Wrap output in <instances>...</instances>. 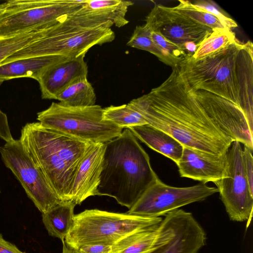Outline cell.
Masks as SVG:
<instances>
[{
    "mask_svg": "<svg viewBox=\"0 0 253 253\" xmlns=\"http://www.w3.org/2000/svg\"><path fill=\"white\" fill-rule=\"evenodd\" d=\"M162 219L161 217L86 210L74 215L73 224L64 242L75 250L91 244L113 245L132 233L159 224Z\"/></svg>",
    "mask_w": 253,
    "mask_h": 253,
    "instance_id": "5b68a950",
    "label": "cell"
},
{
    "mask_svg": "<svg viewBox=\"0 0 253 253\" xmlns=\"http://www.w3.org/2000/svg\"><path fill=\"white\" fill-rule=\"evenodd\" d=\"M226 175L215 184L230 219L250 223L253 210V192L250 190L245 174L243 148L236 141L226 153Z\"/></svg>",
    "mask_w": 253,
    "mask_h": 253,
    "instance_id": "30bf717a",
    "label": "cell"
},
{
    "mask_svg": "<svg viewBox=\"0 0 253 253\" xmlns=\"http://www.w3.org/2000/svg\"><path fill=\"white\" fill-rule=\"evenodd\" d=\"M170 234L164 218L155 226L132 233L113 245L112 253H148L166 241Z\"/></svg>",
    "mask_w": 253,
    "mask_h": 253,
    "instance_id": "ac0fdd59",
    "label": "cell"
},
{
    "mask_svg": "<svg viewBox=\"0 0 253 253\" xmlns=\"http://www.w3.org/2000/svg\"><path fill=\"white\" fill-rule=\"evenodd\" d=\"M128 105L148 125L168 133L183 146L223 155L234 141L208 116L197 90L182 77L177 65L160 85Z\"/></svg>",
    "mask_w": 253,
    "mask_h": 253,
    "instance_id": "6da1fadb",
    "label": "cell"
},
{
    "mask_svg": "<svg viewBox=\"0 0 253 253\" xmlns=\"http://www.w3.org/2000/svg\"><path fill=\"white\" fill-rule=\"evenodd\" d=\"M85 55L66 57L47 67L38 82L45 99H56L58 94L76 80L87 77L88 67Z\"/></svg>",
    "mask_w": 253,
    "mask_h": 253,
    "instance_id": "e0dca14e",
    "label": "cell"
},
{
    "mask_svg": "<svg viewBox=\"0 0 253 253\" xmlns=\"http://www.w3.org/2000/svg\"><path fill=\"white\" fill-rule=\"evenodd\" d=\"M68 57L59 55H42L17 59L0 65V79L8 80L29 77L37 81L43 71L51 65Z\"/></svg>",
    "mask_w": 253,
    "mask_h": 253,
    "instance_id": "44dd1931",
    "label": "cell"
},
{
    "mask_svg": "<svg viewBox=\"0 0 253 253\" xmlns=\"http://www.w3.org/2000/svg\"><path fill=\"white\" fill-rule=\"evenodd\" d=\"M252 152L253 150L244 145L243 159L244 170L250 190L253 192V157Z\"/></svg>",
    "mask_w": 253,
    "mask_h": 253,
    "instance_id": "f546056e",
    "label": "cell"
},
{
    "mask_svg": "<svg viewBox=\"0 0 253 253\" xmlns=\"http://www.w3.org/2000/svg\"><path fill=\"white\" fill-rule=\"evenodd\" d=\"M104 118L122 128L147 125L143 116L127 104L103 108Z\"/></svg>",
    "mask_w": 253,
    "mask_h": 253,
    "instance_id": "d4e9b609",
    "label": "cell"
},
{
    "mask_svg": "<svg viewBox=\"0 0 253 253\" xmlns=\"http://www.w3.org/2000/svg\"><path fill=\"white\" fill-rule=\"evenodd\" d=\"M4 81L0 79V85ZM0 137L6 141L13 140L12 135L9 129L6 115L0 110Z\"/></svg>",
    "mask_w": 253,
    "mask_h": 253,
    "instance_id": "1f68e13d",
    "label": "cell"
},
{
    "mask_svg": "<svg viewBox=\"0 0 253 253\" xmlns=\"http://www.w3.org/2000/svg\"><path fill=\"white\" fill-rule=\"evenodd\" d=\"M0 153L5 166L18 180L42 213L62 203L19 139L6 142L0 147Z\"/></svg>",
    "mask_w": 253,
    "mask_h": 253,
    "instance_id": "9c48e42d",
    "label": "cell"
},
{
    "mask_svg": "<svg viewBox=\"0 0 253 253\" xmlns=\"http://www.w3.org/2000/svg\"><path fill=\"white\" fill-rule=\"evenodd\" d=\"M7 6V1L3 2L2 3H0V16L3 12L4 10L5 9Z\"/></svg>",
    "mask_w": 253,
    "mask_h": 253,
    "instance_id": "e575fe53",
    "label": "cell"
},
{
    "mask_svg": "<svg viewBox=\"0 0 253 253\" xmlns=\"http://www.w3.org/2000/svg\"><path fill=\"white\" fill-rule=\"evenodd\" d=\"M150 32V29L146 24L137 26L127 42V45L149 52L161 61L168 65V61L162 50L152 40Z\"/></svg>",
    "mask_w": 253,
    "mask_h": 253,
    "instance_id": "83f0119b",
    "label": "cell"
},
{
    "mask_svg": "<svg viewBox=\"0 0 253 253\" xmlns=\"http://www.w3.org/2000/svg\"><path fill=\"white\" fill-rule=\"evenodd\" d=\"M133 4L132 1L124 0H86L76 12L100 23L120 28L128 23L126 15Z\"/></svg>",
    "mask_w": 253,
    "mask_h": 253,
    "instance_id": "d6986e66",
    "label": "cell"
},
{
    "mask_svg": "<svg viewBox=\"0 0 253 253\" xmlns=\"http://www.w3.org/2000/svg\"><path fill=\"white\" fill-rule=\"evenodd\" d=\"M193 4L215 15L230 29L238 26L236 22L234 20L230 18L214 2L211 0H196Z\"/></svg>",
    "mask_w": 253,
    "mask_h": 253,
    "instance_id": "f1b7e54d",
    "label": "cell"
},
{
    "mask_svg": "<svg viewBox=\"0 0 253 253\" xmlns=\"http://www.w3.org/2000/svg\"><path fill=\"white\" fill-rule=\"evenodd\" d=\"M75 206L62 202L42 213L43 223L49 235L64 241L73 224Z\"/></svg>",
    "mask_w": 253,
    "mask_h": 253,
    "instance_id": "7402d4cb",
    "label": "cell"
},
{
    "mask_svg": "<svg viewBox=\"0 0 253 253\" xmlns=\"http://www.w3.org/2000/svg\"><path fill=\"white\" fill-rule=\"evenodd\" d=\"M227 153V152H226ZM226 153L217 155L184 146L176 164L181 177L215 184L226 175Z\"/></svg>",
    "mask_w": 253,
    "mask_h": 253,
    "instance_id": "9a60e30c",
    "label": "cell"
},
{
    "mask_svg": "<svg viewBox=\"0 0 253 253\" xmlns=\"http://www.w3.org/2000/svg\"><path fill=\"white\" fill-rule=\"evenodd\" d=\"M236 40L235 33L229 28L214 29L202 41L191 57L194 59L204 57L229 45Z\"/></svg>",
    "mask_w": 253,
    "mask_h": 253,
    "instance_id": "484cf974",
    "label": "cell"
},
{
    "mask_svg": "<svg viewBox=\"0 0 253 253\" xmlns=\"http://www.w3.org/2000/svg\"><path fill=\"white\" fill-rule=\"evenodd\" d=\"M61 105L68 107H86L95 105L96 96L87 77L73 82L57 95Z\"/></svg>",
    "mask_w": 253,
    "mask_h": 253,
    "instance_id": "603a6c76",
    "label": "cell"
},
{
    "mask_svg": "<svg viewBox=\"0 0 253 253\" xmlns=\"http://www.w3.org/2000/svg\"><path fill=\"white\" fill-rule=\"evenodd\" d=\"M62 253H81L78 251L68 247L63 241Z\"/></svg>",
    "mask_w": 253,
    "mask_h": 253,
    "instance_id": "836d02e7",
    "label": "cell"
},
{
    "mask_svg": "<svg viewBox=\"0 0 253 253\" xmlns=\"http://www.w3.org/2000/svg\"><path fill=\"white\" fill-rule=\"evenodd\" d=\"M145 24L150 30L192 56L202 41L212 32L180 12L174 7L156 4L146 17Z\"/></svg>",
    "mask_w": 253,
    "mask_h": 253,
    "instance_id": "7c38bea8",
    "label": "cell"
},
{
    "mask_svg": "<svg viewBox=\"0 0 253 253\" xmlns=\"http://www.w3.org/2000/svg\"><path fill=\"white\" fill-rule=\"evenodd\" d=\"M159 179L149 155L128 128L105 143L96 195L112 197L129 209Z\"/></svg>",
    "mask_w": 253,
    "mask_h": 253,
    "instance_id": "3957f363",
    "label": "cell"
},
{
    "mask_svg": "<svg viewBox=\"0 0 253 253\" xmlns=\"http://www.w3.org/2000/svg\"><path fill=\"white\" fill-rule=\"evenodd\" d=\"M56 21L13 37L0 38V63L15 52L46 36Z\"/></svg>",
    "mask_w": 253,
    "mask_h": 253,
    "instance_id": "cb8c5ba5",
    "label": "cell"
},
{
    "mask_svg": "<svg viewBox=\"0 0 253 253\" xmlns=\"http://www.w3.org/2000/svg\"><path fill=\"white\" fill-rule=\"evenodd\" d=\"M217 192V188L209 187L204 183L177 187L167 185L159 179L126 213L146 217H160L183 206L204 201Z\"/></svg>",
    "mask_w": 253,
    "mask_h": 253,
    "instance_id": "8fae6325",
    "label": "cell"
},
{
    "mask_svg": "<svg viewBox=\"0 0 253 253\" xmlns=\"http://www.w3.org/2000/svg\"><path fill=\"white\" fill-rule=\"evenodd\" d=\"M56 24L46 36L15 52L0 65L17 59L38 56L74 57L85 55L93 46L110 42L115 38V33L110 28H79L59 31L56 28Z\"/></svg>",
    "mask_w": 253,
    "mask_h": 253,
    "instance_id": "52a82bcc",
    "label": "cell"
},
{
    "mask_svg": "<svg viewBox=\"0 0 253 253\" xmlns=\"http://www.w3.org/2000/svg\"><path fill=\"white\" fill-rule=\"evenodd\" d=\"M86 0H11L0 16V38L13 37L79 10Z\"/></svg>",
    "mask_w": 253,
    "mask_h": 253,
    "instance_id": "ba28073f",
    "label": "cell"
},
{
    "mask_svg": "<svg viewBox=\"0 0 253 253\" xmlns=\"http://www.w3.org/2000/svg\"><path fill=\"white\" fill-rule=\"evenodd\" d=\"M37 120L44 126L79 140L106 143L119 136L123 128L104 118L99 105L68 107L52 102L38 113Z\"/></svg>",
    "mask_w": 253,
    "mask_h": 253,
    "instance_id": "8992f818",
    "label": "cell"
},
{
    "mask_svg": "<svg viewBox=\"0 0 253 253\" xmlns=\"http://www.w3.org/2000/svg\"><path fill=\"white\" fill-rule=\"evenodd\" d=\"M197 91L205 111L219 129L234 141H238L253 150V131L241 108L237 104L211 92Z\"/></svg>",
    "mask_w": 253,
    "mask_h": 253,
    "instance_id": "4fadbf2b",
    "label": "cell"
},
{
    "mask_svg": "<svg viewBox=\"0 0 253 253\" xmlns=\"http://www.w3.org/2000/svg\"><path fill=\"white\" fill-rule=\"evenodd\" d=\"M179 4L174 8L194 21L208 27L212 30L228 28L215 15L193 4L188 0H179Z\"/></svg>",
    "mask_w": 253,
    "mask_h": 253,
    "instance_id": "4316f807",
    "label": "cell"
},
{
    "mask_svg": "<svg viewBox=\"0 0 253 253\" xmlns=\"http://www.w3.org/2000/svg\"><path fill=\"white\" fill-rule=\"evenodd\" d=\"M76 250L81 253H112L113 245L91 244L81 246Z\"/></svg>",
    "mask_w": 253,
    "mask_h": 253,
    "instance_id": "4dcf8cb0",
    "label": "cell"
},
{
    "mask_svg": "<svg viewBox=\"0 0 253 253\" xmlns=\"http://www.w3.org/2000/svg\"><path fill=\"white\" fill-rule=\"evenodd\" d=\"M128 128L149 147L176 164L180 159L184 146L168 133L148 124Z\"/></svg>",
    "mask_w": 253,
    "mask_h": 253,
    "instance_id": "ffe728a7",
    "label": "cell"
},
{
    "mask_svg": "<svg viewBox=\"0 0 253 253\" xmlns=\"http://www.w3.org/2000/svg\"><path fill=\"white\" fill-rule=\"evenodd\" d=\"M253 45L233 43L204 57L188 56L177 66L194 89L205 90L237 104L247 118L253 116Z\"/></svg>",
    "mask_w": 253,
    "mask_h": 253,
    "instance_id": "7a4b0ae2",
    "label": "cell"
},
{
    "mask_svg": "<svg viewBox=\"0 0 253 253\" xmlns=\"http://www.w3.org/2000/svg\"><path fill=\"white\" fill-rule=\"evenodd\" d=\"M169 238L148 253H197L205 244L206 233L190 212L177 209L166 215Z\"/></svg>",
    "mask_w": 253,
    "mask_h": 253,
    "instance_id": "5bb4252c",
    "label": "cell"
},
{
    "mask_svg": "<svg viewBox=\"0 0 253 253\" xmlns=\"http://www.w3.org/2000/svg\"><path fill=\"white\" fill-rule=\"evenodd\" d=\"M0 253H26L20 251L15 245L6 241L0 233Z\"/></svg>",
    "mask_w": 253,
    "mask_h": 253,
    "instance_id": "d6a6232c",
    "label": "cell"
},
{
    "mask_svg": "<svg viewBox=\"0 0 253 253\" xmlns=\"http://www.w3.org/2000/svg\"><path fill=\"white\" fill-rule=\"evenodd\" d=\"M19 140L61 201L72 203L74 179L90 143L72 138L40 122L26 124Z\"/></svg>",
    "mask_w": 253,
    "mask_h": 253,
    "instance_id": "277c9868",
    "label": "cell"
},
{
    "mask_svg": "<svg viewBox=\"0 0 253 253\" xmlns=\"http://www.w3.org/2000/svg\"><path fill=\"white\" fill-rule=\"evenodd\" d=\"M105 143H90L79 165L71 191V202L80 205L97 195L102 169Z\"/></svg>",
    "mask_w": 253,
    "mask_h": 253,
    "instance_id": "2e32d148",
    "label": "cell"
}]
</instances>
